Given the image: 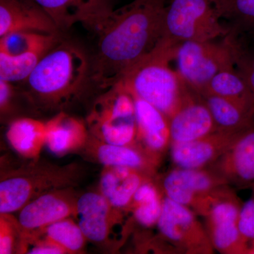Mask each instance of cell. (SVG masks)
I'll list each match as a JSON object with an SVG mask.
<instances>
[{"mask_svg": "<svg viewBox=\"0 0 254 254\" xmlns=\"http://www.w3.org/2000/svg\"><path fill=\"white\" fill-rule=\"evenodd\" d=\"M167 0H134L112 11L101 27L91 60V81L110 88L152 51L163 36Z\"/></svg>", "mask_w": 254, "mask_h": 254, "instance_id": "6da1fadb", "label": "cell"}, {"mask_svg": "<svg viewBox=\"0 0 254 254\" xmlns=\"http://www.w3.org/2000/svg\"><path fill=\"white\" fill-rule=\"evenodd\" d=\"M91 81V60L79 48L61 42L46 53L25 81L28 96L44 108L71 103Z\"/></svg>", "mask_w": 254, "mask_h": 254, "instance_id": "7a4b0ae2", "label": "cell"}, {"mask_svg": "<svg viewBox=\"0 0 254 254\" xmlns=\"http://www.w3.org/2000/svg\"><path fill=\"white\" fill-rule=\"evenodd\" d=\"M177 47L160 39L154 49L132 66L121 82L127 91L173 117L190 87L178 71L170 67Z\"/></svg>", "mask_w": 254, "mask_h": 254, "instance_id": "3957f363", "label": "cell"}, {"mask_svg": "<svg viewBox=\"0 0 254 254\" xmlns=\"http://www.w3.org/2000/svg\"><path fill=\"white\" fill-rule=\"evenodd\" d=\"M1 171L0 213L12 214L50 190L74 187L84 173L81 165H58L40 160Z\"/></svg>", "mask_w": 254, "mask_h": 254, "instance_id": "277c9868", "label": "cell"}, {"mask_svg": "<svg viewBox=\"0 0 254 254\" xmlns=\"http://www.w3.org/2000/svg\"><path fill=\"white\" fill-rule=\"evenodd\" d=\"M98 98L87 118L89 134L110 144H137L134 101L121 82Z\"/></svg>", "mask_w": 254, "mask_h": 254, "instance_id": "5b68a950", "label": "cell"}, {"mask_svg": "<svg viewBox=\"0 0 254 254\" xmlns=\"http://www.w3.org/2000/svg\"><path fill=\"white\" fill-rule=\"evenodd\" d=\"M229 27L218 17L213 0H172L164 17L160 39L175 46L187 41L223 38Z\"/></svg>", "mask_w": 254, "mask_h": 254, "instance_id": "8992f818", "label": "cell"}, {"mask_svg": "<svg viewBox=\"0 0 254 254\" xmlns=\"http://www.w3.org/2000/svg\"><path fill=\"white\" fill-rule=\"evenodd\" d=\"M165 196L205 218L219 200L234 190L226 180L209 168L175 167L160 183Z\"/></svg>", "mask_w": 254, "mask_h": 254, "instance_id": "52a82bcc", "label": "cell"}, {"mask_svg": "<svg viewBox=\"0 0 254 254\" xmlns=\"http://www.w3.org/2000/svg\"><path fill=\"white\" fill-rule=\"evenodd\" d=\"M175 60L177 70L185 83L200 95L220 71L235 67L226 42L187 41L179 45Z\"/></svg>", "mask_w": 254, "mask_h": 254, "instance_id": "ba28073f", "label": "cell"}, {"mask_svg": "<svg viewBox=\"0 0 254 254\" xmlns=\"http://www.w3.org/2000/svg\"><path fill=\"white\" fill-rule=\"evenodd\" d=\"M157 227L161 236L182 253L212 254L215 252L205 225L196 218V214L165 195Z\"/></svg>", "mask_w": 254, "mask_h": 254, "instance_id": "9c48e42d", "label": "cell"}, {"mask_svg": "<svg viewBox=\"0 0 254 254\" xmlns=\"http://www.w3.org/2000/svg\"><path fill=\"white\" fill-rule=\"evenodd\" d=\"M78 196L74 187L60 189L40 195L23 207L17 218L22 233L20 253L30 239L48 225L74 218Z\"/></svg>", "mask_w": 254, "mask_h": 254, "instance_id": "30bf717a", "label": "cell"}, {"mask_svg": "<svg viewBox=\"0 0 254 254\" xmlns=\"http://www.w3.org/2000/svg\"><path fill=\"white\" fill-rule=\"evenodd\" d=\"M242 205L235 191L212 207L205 227L214 250L222 254H248V242L239 226Z\"/></svg>", "mask_w": 254, "mask_h": 254, "instance_id": "8fae6325", "label": "cell"}, {"mask_svg": "<svg viewBox=\"0 0 254 254\" xmlns=\"http://www.w3.org/2000/svg\"><path fill=\"white\" fill-rule=\"evenodd\" d=\"M123 218L99 191L78 196L74 218L87 240L93 243H109L114 226Z\"/></svg>", "mask_w": 254, "mask_h": 254, "instance_id": "7c38bea8", "label": "cell"}, {"mask_svg": "<svg viewBox=\"0 0 254 254\" xmlns=\"http://www.w3.org/2000/svg\"><path fill=\"white\" fill-rule=\"evenodd\" d=\"M130 94L134 101L137 144L160 165L171 145L170 119L148 102Z\"/></svg>", "mask_w": 254, "mask_h": 254, "instance_id": "4fadbf2b", "label": "cell"}, {"mask_svg": "<svg viewBox=\"0 0 254 254\" xmlns=\"http://www.w3.org/2000/svg\"><path fill=\"white\" fill-rule=\"evenodd\" d=\"M173 143H187L218 131L203 96L190 89L170 119Z\"/></svg>", "mask_w": 254, "mask_h": 254, "instance_id": "5bb4252c", "label": "cell"}, {"mask_svg": "<svg viewBox=\"0 0 254 254\" xmlns=\"http://www.w3.org/2000/svg\"><path fill=\"white\" fill-rule=\"evenodd\" d=\"M44 10L60 31L81 23L96 31L111 14L108 0H33Z\"/></svg>", "mask_w": 254, "mask_h": 254, "instance_id": "9a60e30c", "label": "cell"}, {"mask_svg": "<svg viewBox=\"0 0 254 254\" xmlns=\"http://www.w3.org/2000/svg\"><path fill=\"white\" fill-rule=\"evenodd\" d=\"M241 132L216 131L187 143H173L170 148L172 162L177 168H210L225 154Z\"/></svg>", "mask_w": 254, "mask_h": 254, "instance_id": "2e32d148", "label": "cell"}, {"mask_svg": "<svg viewBox=\"0 0 254 254\" xmlns=\"http://www.w3.org/2000/svg\"><path fill=\"white\" fill-rule=\"evenodd\" d=\"M208 168L230 186L254 185V127L241 132L225 154Z\"/></svg>", "mask_w": 254, "mask_h": 254, "instance_id": "e0dca14e", "label": "cell"}, {"mask_svg": "<svg viewBox=\"0 0 254 254\" xmlns=\"http://www.w3.org/2000/svg\"><path fill=\"white\" fill-rule=\"evenodd\" d=\"M16 32L60 35L61 31L33 0H0V38Z\"/></svg>", "mask_w": 254, "mask_h": 254, "instance_id": "ac0fdd59", "label": "cell"}, {"mask_svg": "<svg viewBox=\"0 0 254 254\" xmlns=\"http://www.w3.org/2000/svg\"><path fill=\"white\" fill-rule=\"evenodd\" d=\"M154 177L136 169L105 166L100 175L98 191L123 216L128 211L137 190L143 182Z\"/></svg>", "mask_w": 254, "mask_h": 254, "instance_id": "d6986e66", "label": "cell"}, {"mask_svg": "<svg viewBox=\"0 0 254 254\" xmlns=\"http://www.w3.org/2000/svg\"><path fill=\"white\" fill-rule=\"evenodd\" d=\"M84 154L103 167H126L155 177L159 165L139 146L110 144L89 134L83 147Z\"/></svg>", "mask_w": 254, "mask_h": 254, "instance_id": "ffe728a7", "label": "cell"}, {"mask_svg": "<svg viewBox=\"0 0 254 254\" xmlns=\"http://www.w3.org/2000/svg\"><path fill=\"white\" fill-rule=\"evenodd\" d=\"M46 124V146L53 154L63 156L81 150L88 141L89 131L86 124L64 112Z\"/></svg>", "mask_w": 254, "mask_h": 254, "instance_id": "44dd1931", "label": "cell"}, {"mask_svg": "<svg viewBox=\"0 0 254 254\" xmlns=\"http://www.w3.org/2000/svg\"><path fill=\"white\" fill-rule=\"evenodd\" d=\"M6 138L11 148L23 158H39L46 145L47 124L33 118L16 119L8 127Z\"/></svg>", "mask_w": 254, "mask_h": 254, "instance_id": "7402d4cb", "label": "cell"}, {"mask_svg": "<svg viewBox=\"0 0 254 254\" xmlns=\"http://www.w3.org/2000/svg\"><path fill=\"white\" fill-rule=\"evenodd\" d=\"M213 95L235 103L254 115V98L236 68L222 70L207 85L201 95Z\"/></svg>", "mask_w": 254, "mask_h": 254, "instance_id": "603a6c76", "label": "cell"}, {"mask_svg": "<svg viewBox=\"0 0 254 254\" xmlns=\"http://www.w3.org/2000/svg\"><path fill=\"white\" fill-rule=\"evenodd\" d=\"M154 178L147 180L137 190L127 211L137 223L146 228L157 226L165 198L161 186Z\"/></svg>", "mask_w": 254, "mask_h": 254, "instance_id": "cb8c5ba5", "label": "cell"}, {"mask_svg": "<svg viewBox=\"0 0 254 254\" xmlns=\"http://www.w3.org/2000/svg\"><path fill=\"white\" fill-rule=\"evenodd\" d=\"M202 96L211 113L218 131L237 133L254 127V115L238 105L216 95Z\"/></svg>", "mask_w": 254, "mask_h": 254, "instance_id": "d4e9b609", "label": "cell"}, {"mask_svg": "<svg viewBox=\"0 0 254 254\" xmlns=\"http://www.w3.org/2000/svg\"><path fill=\"white\" fill-rule=\"evenodd\" d=\"M220 19L227 21L229 30L240 34L254 33V0H213Z\"/></svg>", "mask_w": 254, "mask_h": 254, "instance_id": "484cf974", "label": "cell"}, {"mask_svg": "<svg viewBox=\"0 0 254 254\" xmlns=\"http://www.w3.org/2000/svg\"><path fill=\"white\" fill-rule=\"evenodd\" d=\"M41 236L60 246L66 254H81L84 250L87 239L73 218L55 222L43 229L35 237Z\"/></svg>", "mask_w": 254, "mask_h": 254, "instance_id": "4316f807", "label": "cell"}, {"mask_svg": "<svg viewBox=\"0 0 254 254\" xmlns=\"http://www.w3.org/2000/svg\"><path fill=\"white\" fill-rule=\"evenodd\" d=\"M60 41V35L34 32H16L1 37L0 53L9 55H18L31 50L49 51Z\"/></svg>", "mask_w": 254, "mask_h": 254, "instance_id": "83f0119b", "label": "cell"}, {"mask_svg": "<svg viewBox=\"0 0 254 254\" xmlns=\"http://www.w3.org/2000/svg\"><path fill=\"white\" fill-rule=\"evenodd\" d=\"M49 51L31 50L18 55L0 53V80L11 83L26 81L41 58Z\"/></svg>", "mask_w": 254, "mask_h": 254, "instance_id": "f1b7e54d", "label": "cell"}, {"mask_svg": "<svg viewBox=\"0 0 254 254\" xmlns=\"http://www.w3.org/2000/svg\"><path fill=\"white\" fill-rule=\"evenodd\" d=\"M223 39L231 51L235 68L248 85L254 98V47L230 32Z\"/></svg>", "mask_w": 254, "mask_h": 254, "instance_id": "f546056e", "label": "cell"}, {"mask_svg": "<svg viewBox=\"0 0 254 254\" xmlns=\"http://www.w3.org/2000/svg\"><path fill=\"white\" fill-rule=\"evenodd\" d=\"M22 233L18 219L10 213H0V254H20Z\"/></svg>", "mask_w": 254, "mask_h": 254, "instance_id": "4dcf8cb0", "label": "cell"}, {"mask_svg": "<svg viewBox=\"0 0 254 254\" xmlns=\"http://www.w3.org/2000/svg\"><path fill=\"white\" fill-rule=\"evenodd\" d=\"M252 187V195L242 205L239 219L240 231L249 242L254 240V185Z\"/></svg>", "mask_w": 254, "mask_h": 254, "instance_id": "1f68e13d", "label": "cell"}, {"mask_svg": "<svg viewBox=\"0 0 254 254\" xmlns=\"http://www.w3.org/2000/svg\"><path fill=\"white\" fill-rule=\"evenodd\" d=\"M26 254H64L65 250L60 246L41 237H37L28 242Z\"/></svg>", "mask_w": 254, "mask_h": 254, "instance_id": "d6a6232c", "label": "cell"}, {"mask_svg": "<svg viewBox=\"0 0 254 254\" xmlns=\"http://www.w3.org/2000/svg\"><path fill=\"white\" fill-rule=\"evenodd\" d=\"M14 93L12 83L0 80V110L1 115L9 111Z\"/></svg>", "mask_w": 254, "mask_h": 254, "instance_id": "836d02e7", "label": "cell"}, {"mask_svg": "<svg viewBox=\"0 0 254 254\" xmlns=\"http://www.w3.org/2000/svg\"><path fill=\"white\" fill-rule=\"evenodd\" d=\"M240 36H242V39H243L246 43H248L250 46L254 47V33L250 35L241 34Z\"/></svg>", "mask_w": 254, "mask_h": 254, "instance_id": "e575fe53", "label": "cell"}, {"mask_svg": "<svg viewBox=\"0 0 254 254\" xmlns=\"http://www.w3.org/2000/svg\"><path fill=\"white\" fill-rule=\"evenodd\" d=\"M248 254H254V240L251 241L249 245Z\"/></svg>", "mask_w": 254, "mask_h": 254, "instance_id": "d590c367", "label": "cell"}]
</instances>
